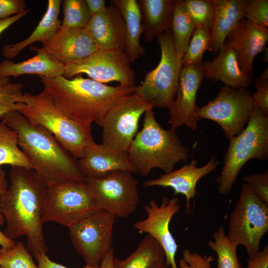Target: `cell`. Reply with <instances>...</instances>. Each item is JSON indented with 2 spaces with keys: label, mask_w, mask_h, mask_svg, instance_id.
I'll list each match as a JSON object with an SVG mask.
<instances>
[{
  "label": "cell",
  "mask_w": 268,
  "mask_h": 268,
  "mask_svg": "<svg viewBox=\"0 0 268 268\" xmlns=\"http://www.w3.org/2000/svg\"><path fill=\"white\" fill-rule=\"evenodd\" d=\"M9 178V187L0 199V212L6 222L2 232L12 240L25 236L26 247L33 255L46 254L42 210L48 187L33 169L11 167Z\"/></svg>",
  "instance_id": "cell-1"
},
{
  "label": "cell",
  "mask_w": 268,
  "mask_h": 268,
  "mask_svg": "<svg viewBox=\"0 0 268 268\" xmlns=\"http://www.w3.org/2000/svg\"><path fill=\"white\" fill-rule=\"evenodd\" d=\"M131 172L116 171L101 178H85L99 209L125 218L136 210L139 202L138 182Z\"/></svg>",
  "instance_id": "cell-10"
},
{
  "label": "cell",
  "mask_w": 268,
  "mask_h": 268,
  "mask_svg": "<svg viewBox=\"0 0 268 268\" xmlns=\"http://www.w3.org/2000/svg\"><path fill=\"white\" fill-rule=\"evenodd\" d=\"M30 11V8L27 9L24 12L12 16L11 17L0 19V36L2 33L10 27L12 24L18 21Z\"/></svg>",
  "instance_id": "cell-45"
},
{
  "label": "cell",
  "mask_w": 268,
  "mask_h": 268,
  "mask_svg": "<svg viewBox=\"0 0 268 268\" xmlns=\"http://www.w3.org/2000/svg\"><path fill=\"white\" fill-rule=\"evenodd\" d=\"M49 56L64 66L82 60L98 48L83 29L58 30L41 48Z\"/></svg>",
  "instance_id": "cell-21"
},
{
  "label": "cell",
  "mask_w": 268,
  "mask_h": 268,
  "mask_svg": "<svg viewBox=\"0 0 268 268\" xmlns=\"http://www.w3.org/2000/svg\"><path fill=\"white\" fill-rule=\"evenodd\" d=\"M62 3L61 0H49L46 11L34 31L21 41L3 45V56L7 59L14 58L31 44L40 41L44 44L52 39L61 26L59 15Z\"/></svg>",
  "instance_id": "cell-26"
},
{
  "label": "cell",
  "mask_w": 268,
  "mask_h": 268,
  "mask_svg": "<svg viewBox=\"0 0 268 268\" xmlns=\"http://www.w3.org/2000/svg\"><path fill=\"white\" fill-rule=\"evenodd\" d=\"M219 163L217 159L213 156L205 165L198 167V161L192 159L190 164L170 173L162 174L156 179L145 181L143 185L146 188L170 187L173 189L175 195L179 194L184 195L186 199V210L188 212L190 201L195 197L197 183L202 177L215 170Z\"/></svg>",
  "instance_id": "cell-20"
},
{
  "label": "cell",
  "mask_w": 268,
  "mask_h": 268,
  "mask_svg": "<svg viewBox=\"0 0 268 268\" xmlns=\"http://www.w3.org/2000/svg\"><path fill=\"white\" fill-rule=\"evenodd\" d=\"M8 181L4 171L0 166V199L8 189ZM4 219L0 212V226L3 224Z\"/></svg>",
  "instance_id": "cell-46"
},
{
  "label": "cell",
  "mask_w": 268,
  "mask_h": 268,
  "mask_svg": "<svg viewBox=\"0 0 268 268\" xmlns=\"http://www.w3.org/2000/svg\"><path fill=\"white\" fill-rule=\"evenodd\" d=\"M161 50L158 65L148 72L135 92L154 107L169 109L175 98L182 68L170 30L157 38Z\"/></svg>",
  "instance_id": "cell-9"
},
{
  "label": "cell",
  "mask_w": 268,
  "mask_h": 268,
  "mask_svg": "<svg viewBox=\"0 0 268 268\" xmlns=\"http://www.w3.org/2000/svg\"><path fill=\"white\" fill-rule=\"evenodd\" d=\"M183 2L195 27H204L212 30L215 17L212 0H185Z\"/></svg>",
  "instance_id": "cell-36"
},
{
  "label": "cell",
  "mask_w": 268,
  "mask_h": 268,
  "mask_svg": "<svg viewBox=\"0 0 268 268\" xmlns=\"http://www.w3.org/2000/svg\"><path fill=\"white\" fill-rule=\"evenodd\" d=\"M167 268V267L166 265H165V264H164L158 265V266H153L151 267V268Z\"/></svg>",
  "instance_id": "cell-50"
},
{
  "label": "cell",
  "mask_w": 268,
  "mask_h": 268,
  "mask_svg": "<svg viewBox=\"0 0 268 268\" xmlns=\"http://www.w3.org/2000/svg\"><path fill=\"white\" fill-rule=\"evenodd\" d=\"M246 268H268V246L259 251L252 259L247 260Z\"/></svg>",
  "instance_id": "cell-42"
},
{
  "label": "cell",
  "mask_w": 268,
  "mask_h": 268,
  "mask_svg": "<svg viewBox=\"0 0 268 268\" xmlns=\"http://www.w3.org/2000/svg\"><path fill=\"white\" fill-rule=\"evenodd\" d=\"M214 260L213 256H202L189 249L182 252V258L179 262V268H211V263Z\"/></svg>",
  "instance_id": "cell-40"
},
{
  "label": "cell",
  "mask_w": 268,
  "mask_h": 268,
  "mask_svg": "<svg viewBox=\"0 0 268 268\" xmlns=\"http://www.w3.org/2000/svg\"><path fill=\"white\" fill-rule=\"evenodd\" d=\"M204 76L202 63L182 67L177 96L169 108L171 128L176 130L185 125L193 131L197 130L201 119L197 114L200 108L196 105V96Z\"/></svg>",
  "instance_id": "cell-16"
},
{
  "label": "cell",
  "mask_w": 268,
  "mask_h": 268,
  "mask_svg": "<svg viewBox=\"0 0 268 268\" xmlns=\"http://www.w3.org/2000/svg\"><path fill=\"white\" fill-rule=\"evenodd\" d=\"M15 241L6 237L0 229V246L2 248H7L13 246Z\"/></svg>",
  "instance_id": "cell-48"
},
{
  "label": "cell",
  "mask_w": 268,
  "mask_h": 268,
  "mask_svg": "<svg viewBox=\"0 0 268 268\" xmlns=\"http://www.w3.org/2000/svg\"><path fill=\"white\" fill-rule=\"evenodd\" d=\"M23 107L18 111L31 123L48 130L76 158L95 142L91 128L84 127L70 119L55 105L45 90L37 95L25 92Z\"/></svg>",
  "instance_id": "cell-5"
},
{
  "label": "cell",
  "mask_w": 268,
  "mask_h": 268,
  "mask_svg": "<svg viewBox=\"0 0 268 268\" xmlns=\"http://www.w3.org/2000/svg\"><path fill=\"white\" fill-rule=\"evenodd\" d=\"M207 246L217 255V268H242L237 255V247L228 239L223 226L212 235Z\"/></svg>",
  "instance_id": "cell-31"
},
{
  "label": "cell",
  "mask_w": 268,
  "mask_h": 268,
  "mask_svg": "<svg viewBox=\"0 0 268 268\" xmlns=\"http://www.w3.org/2000/svg\"><path fill=\"white\" fill-rule=\"evenodd\" d=\"M77 165L85 178H101L116 171L137 173L128 152L96 142L85 150Z\"/></svg>",
  "instance_id": "cell-18"
},
{
  "label": "cell",
  "mask_w": 268,
  "mask_h": 268,
  "mask_svg": "<svg viewBox=\"0 0 268 268\" xmlns=\"http://www.w3.org/2000/svg\"><path fill=\"white\" fill-rule=\"evenodd\" d=\"M218 53L212 60L202 63L204 77L233 88H248L252 84V79L240 67L235 52L227 39Z\"/></svg>",
  "instance_id": "cell-22"
},
{
  "label": "cell",
  "mask_w": 268,
  "mask_h": 268,
  "mask_svg": "<svg viewBox=\"0 0 268 268\" xmlns=\"http://www.w3.org/2000/svg\"><path fill=\"white\" fill-rule=\"evenodd\" d=\"M1 268H38L24 244L18 242L11 247L0 249Z\"/></svg>",
  "instance_id": "cell-35"
},
{
  "label": "cell",
  "mask_w": 268,
  "mask_h": 268,
  "mask_svg": "<svg viewBox=\"0 0 268 268\" xmlns=\"http://www.w3.org/2000/svg\"><path fill=\"white\" fill-rule=\"evenodd\" d=\"M188 47L180 62L183 66L202 63L205 51L211 52L212 44L211 30L204 27H195Z\"/></svg>",
  "instance_id": "cell-32"
},
{
  "label": "cell",
  "mask_w": 268,
  "mask_h": 268,
  "mask_svg": "<svg viewBox=\"0 0 268 268\" xmlns=\"http://www.w3.org/2000/svg\"><path fill=\"white\" fill-rule=\"evenodd\" d=\"M268 231V205L244 183L229 220L228 234L236 247L243 246L249 259L260 251L262 238Z\"/></svg>",
  "instance_id": "cell-7"
},
{
  "label": "cell",
  "mask_w": 268,
  "mask_h": 268,
  "mask_svg": "<svg viewBox=\"0 0 268 268\" xmlns=\"http://www.w3.org/2000/svg\"><path fill=\"white\" fill-rule=\"evenodd\" d=\"M40 77L56 106L70 119L88 128L93 123L101 126L107 112L137 87L112 86L82 77Z\"/></svg>",
  "instance_id": "cell-2"
},
{
  "label": "cell",
  "mask_w": 268,
  "mask_h": 268,
  "mask_svg": "<svg viewBox=\"0 0 268 268\" xmlns=\"http://www.w3.org/2000/svg\"><path fill=\"white\" fill-rule=\"evenodd\" d=\"M254 103L247 88H233L223 85L216 97L200 108L199 118L219 124L227 139L238 135L250 120Z\"/></svg>",
  "instance_id": "cell-11"
},
{
  "label": "cell",
  "mask_w": 268,
  "mask_h": 268,
  "mask_svg": "<svg viewBox=\"0 0 268 268\" xmlns=\"http://www.w3.org/2000/svg\"><path fill=\"white\" fill-rule=\"evenodd\" d=\"M0 119L16 132L19 147L48 187L65 182L85 181L76 158L46 129L32 124L17 111Z\"/></svg>",
  "instance_id": "cell-3"
},
{
  "label": "cell",
  "mask_w": 268,
  "mask_h": 268,
  "mask_svg": "<svg viewBox=\"0 0 268 268\" xmlns=\"http://www.w3.org/2000/svg\"><path fill=\"white\" fill-rule=\"evenodd\" d=\"M227 38L235 52L240 67L252 79L253 63L268 42V27L244 19L230 32Z\"/></svg>",
  "instance_id": "cell-17"
},
{
  "label": "cell",
  "mask_w": 268,
  "mask_h": 268,
  "mask_svg": "<svg viewBox=\"0 0 268 268\" xmlns=\"http://www.w3.org/2000/svg\"><path fill=\"white\" fill-rule=\"evenodd\" d=\"M62 6L64 18L59 30L82 29L91 18L85 0H65Z\"/></svg>",
  "instance_id": "cell-33"
},
{
  "label": "cell",
  "mask_w": 268,
  "mask_h": 268,
  "mask_svg": "<svg viewBox=\"0 0 268 268\" xmlns=\"http://www.w3.org/2000/svg\"><path fill=\"white\" fill-rule=\"evenodd\" d=\"M242 180L256 196L268 205V170L263 173L244 176Z\"/></svg>",
  "instance_id": "cell-39"
},
{
  "label": "cell",
  "mask_w": 268,
  "mask_h": 268,
  "mask_svg": "<svg viewBox=\"0 0 268 268\" xmlns=\"http://www.w3.org/2000/svg\"><path fill=\"white\" fill-rule=\"evenodd\" d=\"M189 151L175 130L163 128L150 110L144 113L143 128L136 134L127 152L137 174L146 177L153 168L160 169L164 174L170 173L177 163L188 160Z\"/></svg>",
  "instance_id": "cell-4"
},
{
  "label": "cell",
  "mask_w": 268,
  "mask_h": 268,
  "mask_svg": "<svg viewBox=\"0 0 268 268\" xmlns=\"http://www.w3.org/2000/svg\"><path fill=\"white\" fill-rule=\"evenodd\" d=\"M23 87L21 83L11 82L9 77H0V119L23 107Z\"/></svg>",
  "instance_id": "cell-34"
},
{
  "label": "cell",
  "mask_w": 268,
  "mask_h": 268,
  "mask_svg": "<svg viewBox=\"0 0 268 268\" xmlns=\"http://www.w3.org/2000/svg\"><path fill=\"white\" fill-rule=\"evenodd\" d=\"M144 208L147 217L135 222L134 228L140 233L150 235L160 244L165 252L167 267L179 268L175 260L178 245L169 228L172 217L181 208L179 198L173 197L169 200L163 197L160 205L152 200Z\"/></svg>",
  "instance_id": "cell-15"
},
{
  "label": "cell",
  "mask_w": 268,
  "mask_h": 268,
  "mask_svg": "<svg viewBox=\"0 0 268 268\" xmlns=\"http://www.w3.org/2000/svg\"><path fill=\"white\" fill-rule=\"evenodd\" d=\"M114 251L113 247L111 249L101 261L99 268H113V262L114 257Z\"/></svg>",
  "instance_id": "cell-47"
},
{
  "label": "cell",
  "mask_w": 268,
  "mask_h": 268,
  "mask_svg": "<svg viewBox=\"0 0 268 268\" xmlns=\"http://www.w3.org/2000/svg\"><path fill=\"white\" fill-rule=\"evenodd\" d=\"M26 9L23 0H0V19L21 13Z\"/></svg>",
  "instance_id": "cell-41"
},
{
  "label": "cell",
  "mask_w": 268,
  "mask_h": 268,
  "mask_svg": "<svg viewBox=\"0 0 268 268\" xmlns=\"http://www.w3.org/2000/svg\"><path fill=\"white\" fill-rule=\"evenodd\" d=\"M0 268H1L0 267Z\"/></svg>",
  "instance_id": "cell-51"
},
{
  "label": "cell",
  "mask_w": 268,
  "mask_h": 268,
  "mask_svg": "<svg viewBox=\"0 0 268 268\" xmlns=\"http://www.w3.org/2000/svg\"><path fill=\"white\" fill-rule=\"evenodd\" d=\"M89 12L93 16L105 9V0H85Z\"/></svg>",
  "instance_id": "cell-44"
},
{
  "label": "cell",
  "mask_w": 268,
  "mask_h": 268,
  "mask_svg": "<svg viewBox=\"0 0 268 268\" xmlns=\"http://www.w3.org/2000/svg\"><path fill=\"white\" fill-rule=\"evenodd\" d=\"M83 29L99 50L125 51V23L120 11L113 4L111 3L105 10L92 16Z\"/></svg>",
  "instance_id": "cell-19"
},
{
  "label": "cell",
  "mask_w": 268,
  "mask_h": 268,
  "mask_svg": "<svg viewBox=\"0 0 268 268\" xmlns=\"http://www.w3.org/2000/svg\"><path fill=\"white\" fill-rule=\"evenodd\" d=\"M229 140L222 172L216 179L218 192L221 195L231 190L241 169L249 160H268V116L255 105L246 127Z\"/></svg>",
  "instance_id": "cell-6"
},
{
  "label": "cell",
  "mask_w": 268,
  "mask_h": 268,
  "mask_svg": "<svg viewBox=\"0 0 268 268\" xmlns=\"http://www.w3.org/2000/svg\"><path fill=\"white\" fill-rule=\"evenodd\" d=\"M257 91L252 95L254 105L259 107L263 114L268 116V67L259 76L255 79Z\"/></svg>",
  "instance_id": "cell-37"
},
{
  "label": "cell",
  "mask_w": 268,
  "mask_h": 268,
  "mask_svg": "<svg viewBox=\"0 0 268 268\" xmlns=\"http://www.w3.org/2000/svg\"><path fill=\"white\" fill-rule=\"evenodd\" d=\"M37 54L32 58L15 63L4 60L0 62V77H17L24 74H37L53 78L63 75L64 66L53 59L41 48L30 47Z\"/></svg>",
  "instance_id": "cell-23"
},
{
  "label": "cell",
  "mask_w": 268,
  "mask_h": 268,
  "mask_svg": "<svg viewBox=\"0 0 268 268\" xmlns=\"http://www.w3.org/2000/svg\"><path fill=\"white\" fill-rule=\"evenodd\" d=\"M125 51L98 50L88 57L64 66L63 76L67 78L84 73L104 83L117 81L124 87L135 86V75Z\"/></svg>",
  "instance_id": "cell-14"
},
{
  "label": "cell",
  "mask_w": 268,
  "mask_h": 268,
  "mask_svg": "<svg viewBox=\"0 0 268 268\" xmlns=\"http://www.w3.org/2000/svg\"><path fill=\"white\" fill-rule=\"evenodd\" d=\"M16 132L3 121L0 122V166L8 164L33 169L26 155L19 148Z\"/></svg>",
  "instance_id": "cell-29"
},
{
  "label": "cell",
  "mask_w": 268,
  "mask_h": 268,
  "mask_svg": "<svg viewBox=\"0 0 268 268\" xmlns=\"http://www.w3.org/2000/svg\"><path fill=\"white\" fill-rule=\"evenodd\" d=\"M99 209L85 181L65 182L48 187L42 220L69 229Z\"/></svg>",
  "instance_id": "cell-8"
},
{
  "label": "cell",
  "mask_w": 268,
  "mask_h": 268,
  "mask_svg": "<svg viewBox=\"0 0 268 268\" xmlns=\"http://www.w3.org/2000/svg\"><path fill=\"white\" fill-rule=\"evenodd\" d=\"M165 264V254L160 244L146 234L131 254L124 260L113 259V268H151Z\"/></svg>",
  "instance_id": "cell-28"
},
{
  "label": "cell",
  "mask_w": 268,
  "mask_h": 268,
  "mask_svg": "<svg viewBox=\"0 0 268 268\" xmlns=\"http://www.w3.org/2000/svg\"><path fill=\"white\" fill-rule=\"evenodd\" d=\"M120 11L125 23L126 41L125 52L131 63H134L145 53V49L140 44L143 33L141 15L136 0H112Z\"/></svg>",
  "instance_id": "cell-27"
},
{
  "label": "cell",
  "mask_w": 268,
  "mask_h": 268,
  "mask_svg": "<svg viewBox=\"0 0 268 268\" xmlns=\"http://www.w3.org/2000/svg\"><path fill=\"white\" fill-rule=\"evenodd\" d=\"M215 17L211 30V52L218 53L228 34L245 18L248 0H212Z\"/></svg>",
  "instance_id": "cell-24"
},
{
  "label": "cell",
  "mask_w": 268,
  "mask_h": 268,
  "mask_svg": "<svg viewBox=\"0 0 268 268\" xmlns=\"http://www.w3.org/2000/svg\"><path fill=\"white\" fill-rule=\"evenodd\" d=\"M116 217L99 209L69 228L72 245L87 265L98 267L112 247Z\"/></svg>",
  "instance_id": "cell-12"
},
{
  "label": "cell",
  "mask_w": 268,
  "mask_h": 268,
  "mask_svg": "<svg viewBox=\"0 0 268 268\" xmlns=\"http://www.w3.org/2000/svg\"><path fill=\"white\" fill-rule=\"evenodd\" d=\"M33 255L38 262V268H68L51 261L45 253H37ZM82 268H99V267H94L86 265Z\"/></svg>",
  "instance_id": "cell-43"
},
{
  "label": "cell",
  "mask_w": 268,
  "mask_h": 268,
  "mask_svg": "<svg viewBox=\"0 0 268 268\" xmlns=\"http://www.w3.org/2000/svg\"><path fill=\"white\" fill-rule=\"evenodd\" d=\"M153 108L135 92L126 96L105 115L101 126L102 144L127 152L137 134L141 115Z\"/></svg>",
  "instance_id": "cell-13"
},
{
  "label": "cell",
  "mask_w": 268,
  "mask_h": 268,
  "mask_svg": "<svg viewBox=\"0 0 268 268\" xmlns=\"http://www.w3.org/2000/svg\"><path fill=\"white\" fill-rule=\"evenodd\" d=\"M195 26L185 7L183 0H176L170 28L177 58L181 60L192 35Z\"/></svg>",
  "instance_id": "cell-30"
},
{
  "label": "cell",
  "mask_w": 268,
  "mask_h": 268,
  "mask_svg": "<svg viewBox=\"0 0 268 268\" xmlns=\"http://www.w3.org/2000/svg\"><path fill=\"white\" fill-rule=\"evenodd\" d=\"M264 51V53L262 56V60L265 63H267L268 61V47L266 48L265 47L264 49L263 50Z\"/></svg>",
  "instance_id": "cell-49"
},
{
  "label": "cell",
  "mask_w": 268,
  "mask_h": 268,
  "mask_svg": "<svg viewBox=\"0 0 268 268\" xmlns=\"http://www.w3.org/2000/svg\"><path fill=\"white\" fill-rule=\"evenodd\" d=\"M245 18L268 27V0H248L245 9Z\"/></svg>",
  "instance_id": "cell-38"
},
{
  "label": "cell",
  "mask_w": 268,
  "mask_h": 268,
  "mask_svg": "<svg viewBox=\"0 0 268 268\" xmlns=\"http://www.w3.org/2000/svg\"><path fill=\"white\" fill-rule=\"evenodd\" d=\"M144 39L148 42L169 30L176 0H137Z\"/></svg>",
  "instance_id": "cell-25"
}]
</instances>
